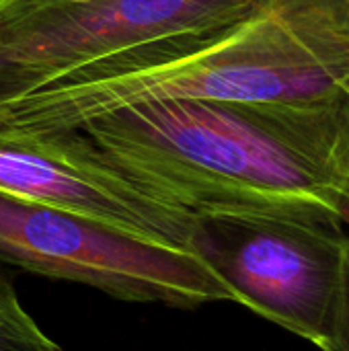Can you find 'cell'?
I'll return each instance as SVG.
<instances>
[{
	"label": "cell",
	"mask_w": 349,
	"mask_h": 351,
	"mask_svg": "<svg viewBox=\"0 0 349 351\" xmlns=\"http://www.w3.org/2000/svg\"><path fill=\"white\" fill-rule=\"evenodd\" d=\"M80 130L140 183L191 212L251 208L349 220V101L160 99Z\"/></svg>",
	"instance_id": "6da1fadb"
},
{
	"label": "cell",
	"mask_w": 349,
	"mask_h": 351,
	"mask_svg": "<svg viewBox=\"0 0 349 351\" xmlns=\"http://www.w3.org/2000/svg\"><path fill=\"white\" fill-rule=\"evenodd\" d=\"M349 101V0H263L212 35H185L82 68L33 95L47 132L80 130L125 105Z\"/></svg>",
	"instance_id": "7a4b0ae2"
},
{
	"label": "cell",
	"mask_w": 349,
	"mask_h": 351,
	"mask_svg": "<svg viewBox=\"0 0 349 351\" xmlns=\"http://www.w3.org/2000/svg\"><path fill=\"white\" fill-rule=\"evenodd\" d=\"M189 253L243 304L321 351L349 350V234L286 210L193 212Z\"/></svg>",
	"instance_id": "3957f363"
},
{
	"label": "cell",
	"mask_w": 349,
	"mask_h": 351,
	"mask_svg": "<svg viewBox=\"0 0 349 351\" xmlns=\"http://www.w3.org/2000/svg\"><path fill=\"white\" fill-rule=\"evenodd\" d=\"M263 0H0V105L121 53L212 35Z\"/></svg>",
	"instance_id": "277c9868"
},
{
	"label": "cell",
	"mask_w": 349,
	"mask_h": 351,
	"mask_svg": "<svg viewBox=\"0 0 349 351\" xmlns=\"http://www.w3.org/2000/svg\"><path fill=\"white\" fill-rule=\"evenodd\" d=\"M0 261L136 304L200 308L232 302L193 253L0 191Z\"/></svg>",
	"instance_id": "5b68a950"
},
{
	"label": "cell",
	"mask_w": 349,
	"mask_h": 351,
	"mask_svg": "<svg viewBox=\"0 0 349 351\" xmlns=\"http://www.w3.org/2000/svg\"><path fill=\"white\" fill-rule=\"evenodd\" d=\"M0 191L189 251L195 214L121 169L86 132H0Z\"/></svg>",
	"instance_id": "8992f818"
},
{
	"label": "cell",
	"mask_w": 349,
	"mask_h": 351,
	"mask_svg": "<svg viewBox=\"0 0 349 351\" xmlns=\"http://www.w3.org/2000/svg\"><path fill=\"white\" fill-rule=\"evenodd\" d=\"M0 351H64L23 308L4 276H0Z\"/></svg>",
	"instance_id": "52a82bcc"
},
{
	"label": "cell",
	"mask_w": 349,
	"mask_h": 351,
	"mask_svg": "<svg viewBox=\"0 0 349 351\" xmlns=\"http://www.w3.org/2000/svg\"><path fill=\"white\" fill-rule=\"evenodd\" d=\"M348 351H349V350H348Z\"/></svg>",
	"instance_id": "ba28073f"
}]
</instances>
